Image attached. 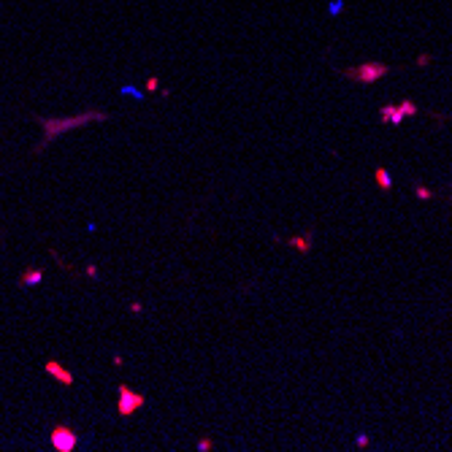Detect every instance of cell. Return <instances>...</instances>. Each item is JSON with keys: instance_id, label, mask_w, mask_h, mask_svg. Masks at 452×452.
<instances>
[{"instance_id": "6da1fadb", "label": "cell", "mask_w": 452, "mask_h": 452, "mask_svg": "<svg viewBox=\"0 0 452 452\" xmlns=\"http://www.w3.org/2000/svg\"><path fill=\"white\" fill-rule=\"evenodd\" d=\"M92 119H106V114H98V111H90V114H81V117H71V119H41V125L46 127V144L62 133V130H71V127H79V125H87ZM44 144V146H46Z\"/></svg>"}, {"instance_id": "7a4b0ae2", "label": "cell", "mask_w": 452, "mask_h": 452, "mask_svg": "<svg viewBox=\"0 0 452 452\" xmlns=\"http://www.w3.org/2000/svg\"><path fill=\"white\" fill-rule=\"evenodd\" d=\"M388 73H390L388 65H382V62H365V65H360V68L347 71V76L355 79V81H363V84H374V81H379L382 76H388Z\"/></svg>"}, {"instance_id": "3957f363", "label": "cell", "mask_w": 452, "mask_h": 452, "mask_svg": "<svg viewBox=\"0 0 452 452\" xmlns=\"http://www.w3.org/2000/svg\"><path fill=\"white\" fill-rule=\"evenodd\" d=\"M146 403V398L141 393H133L127 384H119V403H117V412L122 417H130L133 412H138L141 406Z\"/></svg>"}, {"instance_id": "277c9868", "label": "cell", "mask_w": 452, "mask_h": 452, "mask_svg": "<svg viewBox=\"0 0 452 452\" xmlns=\"http://www.w3.org/2000/svg\"><path fill=\"white\" fill-rule=\"evenodd\" d=\"M52 447L57 452H73L76 449V433L68 425H57L52 431Z\"/></svg>"}, {"instance_id": "5b68a950", "label": "cell", "mask_w": 452, "mask_h": 452, "mask_svg": "<svg viewBox=\"0 0 452 452\" xmlns=\"http://www.w3.org/2000/svg\"><path fill=\"white\" fill-rule=\"evenodd\" d=\"M44 371H46V374H52V376H54V379H57L60 384H65V388H68V384H73V374H71L68 369H62V365H60L57 360H46Z\"/></svg>"}, {"instance_id": "8992f818", "label": "cell", "mask_w": 452, "mask_h": 452, "mask_svg": "<svg viewBox=\"0 0 452 452\" xmlns=\"http://www.w3.org/2000/svg\"><path fill=\"white\" fill-rule=\"evenodd\" d=\"M379 114H382V119H384V122H390V125H401V122H403L401 109H395V106H384V109L379 111Z\"/></svg>"}, {"instance_id": "52a82bcc", "label": "cell", "mask_w": 452, "mask_h": 452, "mask_svg": "<svg viewBox=\"0 0 452 452\" xmlns=\"http://www.w3.org/2000/svg\"><path fill=\"white\" fill-rule=\"evenodd\" d=\"M38 282H44V271L41 268H27L19 276V285H38Z\"/></svg>"}, {"instance_id": "ba28073f", "label": "cell", "mask_w": 452, "mask_h": 452, "mask_svg": "<svg viewBox=\"0 0 452 452\" xmlns=\"http://www.w3.org/2000/svg\"><path fill=\"white\" fill-rule=\"evenodd\" d=\"M374 179H376V184H379V190H384V192L393 187V179H390V174L384 171V168H376V171H374Z\"/></svg>"}, {"instance_id": "9c48e42d", "label": "cell", "mask_w": 452, "mask_h": 452, "mask_svg": "<svg viewBox=\"0 0 452 452\" xmlns=\"http://www.w3.org/2000/svg\"><path fill=\"white\" fill-rule=\"evenodd\" d=\"M287 244L295 247V249H300V252H309V239H290Z\"/></svg>"}, {"instance_id": "30bf717a", "label": "cell", "mask_w": 452, "mask_h": 452, "mask_svg": "<svg viewBox=\"0 0 452 452\" xmlns=\"http://www.w3.org/2000/svg\"><path fill=\"white\" fill-rule=\"evenodd\" d=\"M401 114H403V117H414V114H417V106H414L412 100L401 103Z\"/></svg>"}, {"instance_id": "8fae6325", "label": "cell", "mask_w": 452, "mask_h": 452, "mask_svg": "<svg viewBox=\"0 0 452 452\" xmlns=\"http://www.w3.org/2000/svg\"><path fill=\"white\" fill-rule=\"evenodd\" d=\"M198 449H201V452H209V449H211V439H201V441H198Z\"/></svg>"}, {"instance_id": "7c38bea8", "label": "cell", "mask_w": 452, "mask_h": 452, "mask_svg": "<svg viewBox=\"0 0 452 452\" xmlns=\"http://www.w3.org/2000/svg\"><path fill=\"white\" fill-rule=\"evenodd\" d=\"M146 90H149V92L157 90V76H149V79H146Z\"/></svg>"}, {"instance_id": "4fadbf2b", "label": "cell", "mask_w": 452, "mask_h": 452, "mask_svg": "<svg viewBox=\"0 0 452 452\" xmlns=\"http://www.w3.org/2000/svg\"><path fill=\"white\" fill-rule=\"evenodd\" d=\"M417 195H420V198H433V192L425 190V187H417Z\"/></svg>"}, {"instance_id": "5bb4252c", "label": "cell", "mask_w": 452, "mask_h": 452, "mask_svg": "<svg viewBox=\"0 0 452 452\" xmlns=\"http://www.w3.org/2000/svg\"><path fill=\"white\" fill-rule=\"evenodd\" d=\"M365 444H369V436H357V447H360V449H363Z\"/></svg>"}]
</instances>
